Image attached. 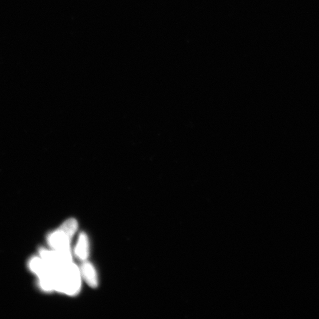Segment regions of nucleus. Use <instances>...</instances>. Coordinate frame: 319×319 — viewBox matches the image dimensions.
<instances>
[{"label":"nucleus","instance_id":"obj_1","mask_svg":"<svg viewBox=\"0 0 319 319\" xmlns=\"http://www.w3.org/2000/svg\"><path fill=\"white\" fill-rule=\"evenodd\" d=\"M81 280L80 267L73 262L54 270V290L57 292L74 296L81 290Z\"/></svg>","mask_w":319,"mask_h":319},{"label":"nucleus","instance_id":"obj_2","mask_svg":"<svg viewBox=\"0 0 319 319\" xmlns=\"http://www.w3.org/2000/svg\"><path fill=\"white\" fill-rule=\"evenodd\" d=\"M39 254H40V257L47 265L54 270L60 269L73 262L70 251L41 249L39 251Z\"/></svg>","mask_w":319,"mask_h":319},{"label":"nucleus","instance_id":"obj_3","mask_svg":"<svg viewBox=\"0 0 319 319\" xmlns=\"http://www.w3.org/2000/svg\"><path fill=\"white\" fill-rule=\"evenodd\" d=\"M71 238L60 228L50 233L47 237V242L52 250L60 251H70Z\"/></svg>","mask_w":319,"mask_h":319},{"label":"nucleus","instance_id":"obj_4","mask_svg":"<svg viewBox=\"0 0 319 319\" xmlns=\"http://www.w3.org/2000/svg\"><path fill=\"white\" fill-rule=\"evenodd\" d=\"M82 278L92 288H96L98 286V277L96 269L89 261H82L80 267Z\"/></svg>","mask_w":319,"mask_h":319},{"label":"nucleus","instance_id":"obj_5","mask_svg":"<svg viewBox=\"0 0 319 319\" xmlns=\"http://www.w3.org/2000/svg\"><path fill=\"white\" fill-rule=\"evenodd\" d=\"M74 255L82 261H86L89 254V242L87 235L81 232L74 251Z\"/></svg>","mask_w":319,"mask_h":319},{"label":"nucleus","instance_id":"obj_6","mask_svg":"<svg viewBox=\"0 0 319 319\" xmlns=\"http://www.w3.org/2000/svg\"><path fill=\"white\" fill-rule=\"evenodd\" d=\"M59 228L72 238L78 230V223L76 219L70 218L63 223Z\"/></svg>","mask_w":319,"mask_h":319}]
</instances>
